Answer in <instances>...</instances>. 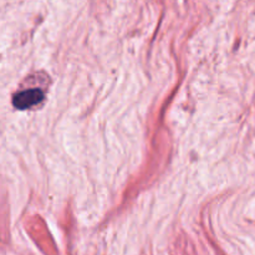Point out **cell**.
<instances>
[{"mask_svg":"<svg viewBox=\"0 0 255 255\" xmlns=\"http://www.w3.org/2000/svg\"><path fill=\"white\" fill-rule=\"evenodd\" d=\"M42 100H44V92L39 87H34V89L22 90V91L17 92L14 96L12 104L16 109L26 110L36 106Z\"/></svg>","mask_w":255,"mask_h":255,"instance_id":"6da1fadb","label":"cell"}]
</instances>
